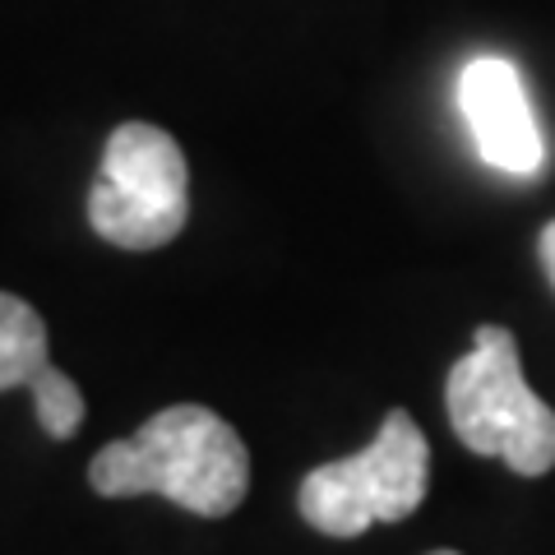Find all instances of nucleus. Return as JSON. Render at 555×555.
Returning a JSON list of instances; mask_svg holds the SVG:
<instances>
[{
  "instance_id": "6",
  "label": "nucleus",
  "mask_w": 555,
  "mask_h": 555,
  "mask_svg": "<svg viewBox=\"0 0 555 555\" xmlns=\"http://www.w3.org/2000/svg\"><path fill=\"white\" fill-rule=\"evenodd\" d=\"M47 366V324L28 301L0 292V393L33 385Z\"/></svg>"
},
{
  "instance_id": "3",
  "label": "nucleus",
  "mask_w": 555,
  "mask_h": 555,
  "mask_svg": "<svg viewBox=\"0 0 555 555\" xmlns=\"http://www.w3.org/2000/svg\"><path fill=\"white\" fill-rule=\"evenodd\" d=\"M185 214L190 171L181 144L149 120L116 126L89 190L93 232L120 250H158L181 236Z\"/></svg>"
},
{
  "instance_id": "2",
  "label": "nucleus",
  "mask_w": 555,
  "mask_h": 555,
  "mask_svg": "<svg viewBox=\"0 0 555 555\" xmlns=\"http://www.w3.org/2000/svg\"><path fill=\"white\" fill-rule=\"evenodd\" d=\"M444 403L449 426L473 454L505 459L518 477H542L555 467V412L524 379L509 328H477L473 352L449 371Z\"/></svg>"
},
{
  "instance_id": "8",
  "label": "nucleus",
  "mask_w": 555,
  "mask_h": 555,
  "mask_svg": "<svg viewBox=\"0 0 555 555\" xmlns=\"http://www.w3.org/2000/svg\"><path fill=\"white\" fill-rule=\"evenodd\" d=\"M542 269H546V278H551V287H555V218L542 228Z\"/></svg>"
},
{
  "instance_id": "7",
  "label": "nucleus",
  "mask_w": 555,
  "mask_h": 555,
  "mask_svg": "<svg viewBox=\"0 0 555 555\" xmlns=\"http://www.w3.org/2000/svg\"><path fill=\"white\" fill-rule=\"evenodd\" d=\"M28 389H33V408H38V422H42L47 436L51 440H69V436H75L79 422H83V393H79L75 379L47 361V366L33 375Z\"/></svg>"
},
{
  "instance_id": "5",
  "label": "nucleus",
  "mask_w": 555,
  "mask_h": 555,
  "mask_svg": "<svg viewBox=\"0 0 555 555\" xmlns=\"http://www.w3.org/2000/svg\"><path fill=\"white\" fill-rule=\"evenodd\" d=\"M459 107L481 163L509 177H537L546 167V139L537 126L524 75L505 56H477L459 75Z\"/></svg>"
},
{
  "instance_id": "1",
  "label": "nucleus",
  "mask_w": 555,
  "mask_h": 555,
  "mask_svg": "<svg viewBox=\"0 0 555 555\" xmlns=\"http://www.w3.org/2000/svg\"><path fill=\"white\" fill-rule=\"evenodd\" d=\"M98 495H167L199 518H222L246 500L250 454L218 412L171 403L130 440H112L89 463Z\"/></svg>"
},
{
  "instance_id": "9",
  "label": "nucleus",
  "mask_w": 555,
  "mask_h": 555,
  "mask_svg": "<svg viewBox=\"0 0 555 555\" xmlns=\"http://www.w3.org/2000/svg\"><path fill=\"white\" fill-rule=\"evenodd\" d=\"M430 555H459V551H430Z\"/></svg>"
},
{
  "instance_id": "4",
  "label": "nucleus",
  "mask_w": 555,
  "mask_h": 555,
  "mask_svg": "<svg viewBox=\"0 0 555 555\" xmlns=\"http://www.w3.org/2000/svg\"><path fill=\"white\" fill-rule=\"evenodd\" d=\"M430 444L403 408L379 422L375 440L352 459L310 467L301 481V518L328 537H357L371 524H398L426 500Z\"/></svg>"
}]
</instances>
